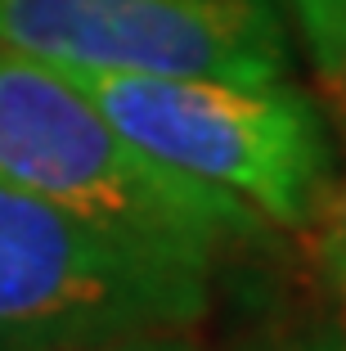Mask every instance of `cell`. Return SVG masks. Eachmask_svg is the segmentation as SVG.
<instances>
[{
	"label": "cell",
	"instance_id": "obj_2",
	"mask_svg": "<svg viewBox=\"0 0 346 351\" xmlns=\"http://www.w3.org/2000/svg\"><path fill=\"white\" fill-rule=\"evenodd\" d=\"M207 252L86 221L0 180V351H82L140 329H194Z\"/></svg>",
	"mask_w": 346,
	"mask_h": 351
},
{
	"label": "cell",
	"instance_id": "obj_3",
	"mask_svg": "<svg viewBox=\"0 0 346 351\" xmlns=\"http://www.w3.org/2000/svg\"><path fill=\"white\" fill-rule=\"evenodd\" d=\"M149 158L234 194L270 226L306 230L337 176L324 113L288 77L261 86L59 68Z\"/></svg>",
	"mask_w": 346,
	"mask_h": 351
},
{
	"label": "cell",
	"instance_id": "obj_1",
	"mask_svg": "<svg viewBox=\"0 0 346 351\" xmlns=\"http://www.w3.org/2000/svg\"><path fill=\"white\" fill-rule=\"evenodd\" d=\"M0 180L112 230L230 257L270 221L234 194L135 149L59 68L0 45Z\"/></svg>",
	"mask_w": 346,
	"mask_h": 351
},
{
	"label": "cell",
	"instance_id": "obj_4",
	"mask_svg": "<svg viewBox=\"0 0 346 351\" xmlns=\"http://www.w3.org/2000/svg\"><path fill=\"white\" fill-rule=\"evenodd\" d=\"M0 45L50 68L243 86L293 68L275 0H0Z\"/></svg>",
	"mask_w": 346,
	"mask_h": 351
},
{
	"label": "cell",
	"instance_id": "obj_5",
	"mask_svg": "<svg viewBox=\"0 0 346 351\" xmlns=\"http://www.w3.org/2000/svg\"><path fill=\"white\" fill-rule=\"evenodd\" d=\"M315 279L328 311V342L319 351H346V176H333L315 221H310Z\"/></svg>",
	"mask_w": 346,
	"mask_h": 351
},
{
	"label": "cell",
	"instance_id": "obj_7",
	"mask_svg": "<svg viewBox=\"0 0 346 351\" xmlns=\"http://www.w3.org/2000/svg\"><path fill=\"white\" fill-rule=\"evenodd\" d=\"M82 351H207L194 338V329H140V333H122V338L95 342Z\"/></svg>",
	"mask_w": 346,
	"mask_h": 351
},
{
	"label": "cell",
	"instance_id": "obj_6",
	"mask_svg": "<svg viewBox=\"0 0 346 351\" xmlns=\"http://www.w3.org/2000/svg\"><path fill=\"white\" fill-rule=\"evenodd\" d=\"M310 68L328 90H346V0H288Z\"/></svg>",
	"mask_w": 346,
	"mask_h": 351
},
{
	"label": "cell",
	"instance_id": "obj_8",
	"mask_svg": "<svg viewBox=\"0 0 346 351\" xmlns=\"http://www.w3.org/2000/svg\"><path fill=\"white\" fill-rule=\"evenodd\" d=\"M315 351H319V347H315Z\"/></svg>",
	"mask_w": 346,
	"mask_h": 351
}]
</instances>
